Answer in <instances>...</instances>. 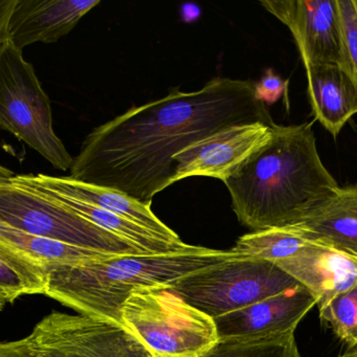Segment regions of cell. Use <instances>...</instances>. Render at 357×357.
<instances>
[{"mask_svg": "<svg viewBox=\"0 0 357 357\" xmlns=\"http://www.w3.org/2000/svg\"><path fill=\"white\" fill-rule=\"evenodd\" d=\"M203 357H301L295 333L251 339H232L218 343Z\"/></svg>", "mask_w": 357, "mask_h": 357, "instance_id": "ffe728a7", "label": "cell"}, {"mask_svg": "<svg viewBox=\"0 0 357 357\" xmlns=\"http://www.w3.org/2000/svg\"><path fill=\"white\" fill-rule=\"evenodd\" d=\"M0 127L56 169L70 170L73 157L54 132L50 98L33 65L8 38L0 44Z\"/></svg>", "mask_w": 357, "mask_h": 357, "instance_id": "5b68a950", "label": "cell"}, {"mask_svg": "<svg viewBox=\"0 0 357 357\" xmlns=\"http://www.w3.org/2000/svg\"><path fill=\"white\" fill-rule=\"evenodd\" d=\"M310 241L291 226H283L243 235L231 251L243 259L276 263L295 255Z\"/></svg>", "mask_w": 357, "mask_h": 357, "instance_id": "ac0fdd59", "label": "cell"}, {"mask_svg": "<svg viewBox=\"0 0 357 357\" xmlns=\"http://www.w3.org/2000/svg\"><path fill=\"white\" fill-rule=\"evenodd\" d=\"M343 45L344 68L357 85V0H337Z\"/></svg>", "mask_w": 357, "mask_h": 357, "instance_id": "7402d4cb", "label": "cell"}, {"mask_svg": "<svg viewBox=\"0 0 357 357\" xmlns=\"http://www.w3.org/2000/svg\"><path fill=\"white\" fill-rule=\"evenodd\" d=\"M47 274L0 245V293L13 303L22 296L44 295Z\"/></svg>", "mask_w": 357, "mask_h": 357, "instance_id": "d6986e66", "label": "cell"}, {"mask_svg": "<svg viewBox=\"0 0 357 357\" xmlns=\"http://www.w3.org/2000/svg\"><path fill=\"white\" fill-rule=\"evenodd\" d=\"M238 221L256 231L293 226L337 194L312 124L273 126L264 147L226 180Z\"/></svg>", "mask_w": 357, "mask_h": 357, "instance_id": "7a4b0ae2", "label": "cell"}, {"mask_svg": "<svg viewBox=\"0 0 357 357\" xmlns=\"http://www.w3.org/2000/svg\"><path fill=\"white\" fill-rule=\"evenodd\" d=\"M0 245L41 268L46 274L54 268L79 265L115 256L27 234L2 222H0Z\"/></svg>", "mask_w": 357, "mask_h": 357, "instance_id": "e0dca14e", "label": "cell"}, {"mask_svg": "<svg viewBox=\"0 0 357 357\" xmlns=\"http://www.w3.org/2000/svg\"><path fill=\"white\" fill-rule=\"evenodd\" d=\"M165 287L215 319L302 286L273 262L237 259L197 270Z\"/></svg>", "mask_w": 357, "mask_h": 357, "instance_id": "8992f818", "label": "cell"}, {"mask_svg": "<svg viewBox=\"0 0 357 357\" xmlns=\"http://www.w3.org/2000/svg\"><path fill=\"white\" fill-rule=\"evenodd\" d=\"M350 255V254H349ZM351 256L352 258H354V260H356V261L357 262V256H354V255H350Z\"/></svg>", "mask_w": 357, "mask_h": 357, "instance_id": "f1b7e54d", "label": "cell"}, {"mask_svg": "<svg viewBox=\"0 0 357 357\" xmlns=\"http://www.w3.org/2000/svg\"><path fill=\"white\" fill-rule=\"evenodd\" d=\"M6 304H8V302H6V298H4L3 295L0 293V312L3 309L4 306H6Z\"/></svg>", "mask_w": 357, "mask_h": 357, "instance_id": "83f0119b", "label": "cell"}, {"mask_svg": "<svg viewBox=\"0 0 357 357\" xmlns=\"http://www.w3.org/2000/svg\"><path fill=\"white\" fill-rule=\"evenodd\" d=\"M16 0H0V44L8 38V24Z\"/></svg>", "mask_w": 357, "mask_h": 357, "instance_id": "d4e9b609", "label": "cell"}, {"mask_svg": "<svg viewBox=\"0 0 357 357\" xmlns=\"http://www.w3.org/2000/svg\"><path fill=\"white\" fill-rule=\"evenodd\" d=\"M307 94L314 119L335 138L357 115V85L337 64H305Z\"/></svg>", "mask_w": 357, "mask_h": 357, "instance_id": "9a60e30c", "label": "cell"}, {"mask_svg": "<svg viewBox=\"0 0 357 357\" xmlns=\"http://www.w3.org/2000/svg\"><path fill=\"white\" fill-rule=\"evenodd\" d=\"M340 357H357V346H356V347L349 348L348 351H346L343 356Z\"/></svg>", "mask_w": 357, "mask_h": 357, "instance_id": "4316f807", "label": "cell"}, {"mask_svg": "<svg viewBox=\"0 0 357 357\" xmlns=\"http://www.w3.org/2000/svg\"><path fill=\"white\" fill-rule=\"evenodd\" d=\"M121 318L154 357H203L220 341L213 319L163 285L132 291Z\"/></svg>", "mask_w": 357, "mask_h": 357, "instance_id": "277c9868", "label": "cell"}, {"mask_svg": "<svg viewBox=\"0 0 357 357\" xmlns=\"http://www.w3.org/2000/svg\"><path fill=\"white\" fill-rule=\"evenodd\" d=\"M12 176H14L12 171L0 166V180H1V182H8Z\"/></svg>", "mask_w": 357, "mask_h": 357, "instance_id": "484cf974", "label": "cell"}, {"mask_svg": "<svg viewBox=\"0 0 357 357\" xmlns=\"http://www.w3.org/2000/svg\"><path fill=\"white\" fill-rule=\"evenodd\" d=\"M255 122L275 124L256 100L253 81L216 77L195 92L176 88L94 128L69 177L151 205L174 184L175 155L225 128Z\"/></svg>", "mask_w": 357, "mask_h": 357, "instance_id": "6da1fadb", "label": "cell"}, {"mask_svg": "<svg viewBox=\"0 0 357 357\" xmlns=\"http://www.w3.org/2000/svg\"><path fill=\"white\" fill-rule=\"evenodd\" d=\"M26 339L39 357H154L125 327L84 314L52 312Z\"/></svg>", "mask_w": 357, "mask_h": 357, "instance_id": "ba28073f", "label": "cell"}, {"mask_svg": "<svg viewBox=\"0 0 357 357\" xmlns=\"http://www.w3.org/2000/svg\"><path fill=\"white\" fill-rule=\"evenodd\" d=\"M100 0H16L8 38L22 50L38 43H54L70 33Z\"/></svg>", "mask_w": 357, "mask_h": 357, "instance_id": "5bb4252c", "label": "cell"}, {"mask_svg": "<svg viewBox=\"0 0 357 357\" xmlns=\"http://www.w3.org/2000/svg\"><path fill=\"white\" fill-rule=\"evenodd\" d=\"M4 182H1V180H0V184H3Z\"/></svg>", "mask_w": 357, "mask_h": 357, "instance_id": "f546056e", "label": "cell"}, {"mask_svg": "<svg viewBox=\"0 0 357 357\" xmlns=\"http://www.w3.org/2000/svg\"><path fill=\"white\" fill-rule=\"evenodd\" d=\"M260 4L289 27L304 65L344 67L337 0H264Z\"/></svg>", "mask_w": 357, "mask_h": 357, "instance_id": "30bf717a", "label": "cell"}, {"mask_svg": "<svg viewBox=\"0 0 357 357\" xmlns=\"http://www.w3.org/2000/svg\"><path fill=\"white\" fill-rule=\"evenodd\" d=\"M274 125L255 122L230 126L190 145L174 157V184L193 176L218 178L224 182L271 140Z\"/></svg>", "mask_w": 357, "mask_h": 357, "instance_id": "9c48e42d", "label": "cell"}, {"mask_svg": "<svg viewBox=\"0 0 357 357\" xmlns=\"http://www.w3.org/2000/svg\"><path fill=\"white\" fill-rule=\"evenodd\" d=\"M320 318L349 348L357 346V284L319 308Z\"/></svg>", "mask_w": 357, "mask_h": 357, "instance_id": "44dd1931", "label": "cell"}, {"mask_svg": "<svg viewBox=\"0 0 357 357\" xmlns=\"http://www.w3.org/2000/svg\"><path fill=\"white\" fill-rule=\"evenodd\" d=\"M0 357H39L26 337L17 341L0 342Z\"/></svg>", "mask_w": 357, "mask_h": 357, "instance_id": "cb8c5ba5", "label": "cell"}, {"mask_svg": "<svg viewBox=\"0 0 357 357\" xmlns=\"http://www.w3.org/2000/svg\"><path fill=\"white\" fill-rule=\"evenodd\" d=\"M243 259L232 251L191 245L167 254L112 256L47 272L44 295L75 312L121 325V309L142 287L171 284L204 268Z\"/></svg>", "mask_w": 357, "mask_h": 357, "instance_id": "3957f363", "label": "cell"}, {"mask_svg": "<svg viewBox=\"0 0 357 357\" xmlns=\"http://www.w3.org/2000/svg\"><path fill=\"white\" fill-rule=\"evenodd\" d=\"M289 81H284L272 69H268L266 75L258 82H254V94L256 100L264 105H272L287 94Z\"/></svg>", "mask_w": 357, "mask_h": 357, "instance_id": "603a6c76", "label": "cell"}, {"mask_svg": "<svg viewBox=\"0 0 357 357\" xmlns=\"http://www.w3.org/2000/svg\"><path fill=\"white\" fill-rule=\"evenodd\" d=\"M275 264L305 289L319 308L357 284L356 260L349 254L314 241Z\"/></svg>", "mask_w": 357, "mask_h": 357, "instance_id": "4fadbf2b", "label": "cell"}, {"mask_svg": "<svg viewBox=\"0 0 357 357\" xmlns=\"http://www.w3.org/2000/svg\"><path fill=\"white\" fill-rule=\"evenodd\" d=\"M289 226L308 240L357 256V186L340 187L335 196Z\"/></svg>", "mask_w": 357, "mask_h": 357, "instance_id": "2e32d148", "label": "cell"}, {"mask_svg": "<svg viewBox=\"0 0 357 357\" xmlns=\"http://www.w3.org/2000/svg\"><path fill=\"white\" fill-rule=\"evenodd\" d=\"M12 177L0 184L2 224L27 234L109 255L144 254L129 241L88 221L50 195Z\"/></svg>", "mask_w": 357, "mask_h": 357, "instance_id": "52a82bcc", "label": "cell"}, {"mask_svg": "<svg viewBox=\"0 0 357 357\" xmlns=\"http://www.w3.org/2000/svg\"><path fill=\"white\" fill-rule=\"evenodd\" d=\"M13 178L16 182L29 184L33 188L106 210L151 231L165 242L175 245H184L178 235L155 215L151 210V205H144L119 191L77 182L69 176L59 177L45 174H26L14 175Z\"/></svg>", "mask_w": 357, "mask_h": 357, "instance_id": "7c38bea8", "label": "cell"}, {"mask_svg": "<svg viewBox=\"0 0 357 357\" xmlns=\"http://www.w3.org/2000/svg\"><path fill=\"white\" fill-rule=\"evenodd\" d=\"M314 306V298L303 287H298L213 321L220 341L285 335L295 333Z\"/></svg>", "mask_w": 357, "mask_h": 357, "instance_id": "8fae6325", "label": "cell"}]
</instances>
